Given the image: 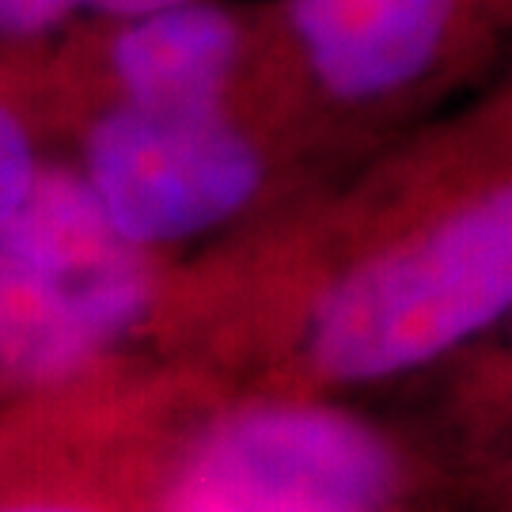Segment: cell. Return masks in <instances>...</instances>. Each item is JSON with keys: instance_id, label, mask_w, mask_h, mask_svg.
I'll list each match as a JSON object with an SVG mask.
<instances>
[{"instance_id": "8", "label": "cell", "mask_w": 512, "mask_h": 512, "mask_svg": "<svg viewBox=\"0 0 512 512\" xmlns=\"http://www.w3.org/2000/svg\"><path fill=\"white\" fill-rule=\"evenodd\" d=\"M73 19L76 0H0V38L8 42H35Z\"/></svg>"}, {"instance_id": "3", "label": "cell", "mask_w": 512, "mask_h": 512, "mask_svg": "<svg viewBox=\"0 0 512 512\" xmlns=\"http://www.w3.org/2000/svg\"><path fill=\"white\" fill-rule=\"evenodd\" d=\"M73 167L110 228L148 255L236 220L266 183V156L232 110L110 103Z\"/></svg>"}, {"instance_id": "7", "label": "cell", "mask_w": 512, "mask_h": 512, "mask_svg": "<svg viewBox=\"0 0 512 512\" xmlns=\"http://www.w3.org/2000/svg\"><path fill=\"white\" fill-rule=\"evenodd\" d=\"M42 164L46 160L38 156L35 133L19 118V110L0 99V224L27 202Z\"/></svg>"}, {"instance_id": "1", "label": "cell", "mask_w": 512, "mask_h": 512, "mask_svg": "<svg viewBox=\"0 0 512 512\" xmlns=\"http://www.w3.org/2000/svg\"><path fill=\"white\" fill-rule=\"evenodd\" d=\"M512 311V183L387 243L330 281L308 319V365L334 384L403 376Z\"/></svg>"}, {"instance_id": "5", "label": "cell", "mask_w": 512, "mask_h": 512, "mask_svg": "<svg viewBox=\"0 0 512 512\" xmlns=\"http://www.w3.org/2000/svg\"><path fill=\"white\" fill-rule=\"evenodd\" d=\"M463 0H285L311 80L338 103L365 107L433 73Z\"/></svg>"}, {"instance_id": "6", "label": "cell", "mask_w": 512, "mask_h": 512, "mask_svg": "<svg viewBox=\"0 0 512 512\" xmlns=\"http://www.w3.org/2000/svg\"><path fill=\"white\" fill-rule=\"evenodd\" d=\"M247 38L217 0H186L118 23L107 38L114 103L145 110H228Z\"/></svg>"}, {"instance_id": "10", "label": "cell", "mask_w": 512, "mask_h": 512, "mask_svg": "<svg viewBox=\"0 0 512 512\" xmlns=\"http://www.w3.org/2000/svg\"><path fill=\"white\" fill-rule=\"evenodd\" d=\"M0 512H107L92 501H73V497H8L0 501Z\"/></svg>"}, {"instance_id": "9", "label": "cell", "mask_w": 512, "mask_h": 512, "mask_svg": "<svg viewBox=\"0 0 512 512\" xmlns=\"http://www.w3.org/2000/svg\"><path fill=\"white\" fill-rule=\"evenodd\" d=\"M186 0H76V16H95L107 19V23H129V19L152 16V12H164Z\"/></svg>"}, {"instance_id": "2", "label": "cell", "mask_w": 512, "mask_h": 512, "mask_svg": "<svg viewBox=\"0 0 512 512\" xmlns=\"http://www.w3.org/2000/svg\"><path fill=\"white\" fill-rule=\"evenodd\" d=\"M156 304V262L118 236L73 164H42L0 224V391H46L110 357Z\"/></svg>"}, {"instance_id": "4", "label": "cell", "mask_w": 512, "mask_h": 512, "mask_svg": "<svg viewBox=\"0 0 512 512\" xmlns=\"http://www.w3.org/2000/svg\"><path fill=\"white\" fill-rule=\"evenodd\" d=\"M395 452L368 421L323 403H251L213 421L171 482V512H380Z\"/></svg>"}]
</instances>
